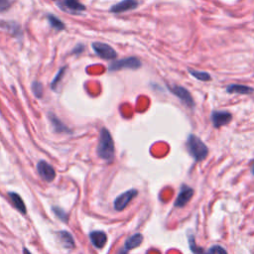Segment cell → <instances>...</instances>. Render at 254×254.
I'll return each instance as SVG.
<instances>
[{"mask_svg":"<svg viewBox=\"0 0 254 254\" xmlns=\"http://www.w3.org/2000/svg\"><path fill=\"white\" fill-rule=\"evenodd\" d=\"M115 148L114 142L110 132L106 128H102L99 134V141L97 146V155L105 161L111 162L114 159Z\"/></svg>","mask_w":254,"mask_h":254,"instance_id":"6da1fadb","label":"cell"},{"mask_svg":"<svg viewBox=\"0 0 254 254\" xmlns=\"http://www.w3.org/2000/svg\"><path fill=\"white\" fill-rule=\"evenodd\" d=\"M187 148L189 153L193 157L195 161H202L208 154L206 145L195 135L190 134L187 140Z\"/></svg>","mask_w":254,"mask_h":254,"instance_id":"7a4b0ae2","label":"cell"},{"mask_svg":"<svg viewBox=\"0 0 254 254\" xmlns=\"http://www.w3.org/2000/svg\"><path fill=\"white\" fill-rule=\"evenodd\" d=\"M141 66V62L135 57H129L122 60H117L112 62L109 66V71H116L121 69H137Z\"/></svg>","mask_w":254,"mask_h":254,"instance_id":"3957f363","label":"cell"},{"mask_svg":"<svg viewBox=\"0 0 254 254\" xmlns=\"http://www.w3.org/2000/svg\"><path fill=\"white\" fill-rule=\"evenodd\" d=\"M170 91L175 94L178 98L181 99V101L189 108H192L194 106V101L192 99V96L190 95V93L189 92V90L187 88H185L184 86L181 85H173V86H169Z\"/></svg>","mask_w":254,"mask_h":254,"instance_id":"277c9868","label":"cell"},{"mask_svg":"<svg viewBox=\"0 0 254 254\" xmlns=\"http://www.w3.org/2000/svg\"><path fill=\"white\" fill-rule=\"evenodd\" d=\"M92 49L94 53L103 60H113L117 56L115 50L105 43L95 42L92 44Z\"/></svg>","mask_w":254,"mask_h":254,"instance_id":"5b68a950","label":"cell"},{"mask_svg":"<svg viewBox=\"0 0 254 254\" xmlns=\"http://www.w3.org/2000/svg\"><path fill=\"white\" fill-rule=\"evenodd\" d=\"M138 194V191L137 190L135 189H132V190H126L125 192L121 193L120 195H118L115 200H114V208L118 211L120 210H123L127 204Z\"/></svg>","mask_w":254,"mask_h":254,"instance_id":"8992f818","label":"cell"},{"mask_svg":"<svg viewBox=\"0 0 254 254\" xmlns=\"http://www.w3.org/2000/svg\"><path fill=\"white\" fill-rule=\"evenodd\" d=\"M189 243H190V248L193 254H227L226 250L219 245H213L207 250H204L203 248L196 246L192 236L189 237Z\"/></svg>","mask_w":254,"mask_h":254,"instance_id":"52a82bcc","label":"cell"},{"mask_svg":"<svg viewBox=\"0 0 254 254\" xmlns=\"http://www.w3.org/2000/svg\"><path fill=\"white\" fill-rule=\"evenodd\" d=\"M37 170H38L40 177L48 183L53 182L56 178L55 169L46 161H40L37 165Z\"/></svg>","mask_w":254,"mask_h":254,"instance_id":"ba28073f","label":"cell"},{"mask_svg":"<svg viewBox=\"0 0 254 254\" xmlns=\"http://www.w3.org/2000/svg\"><path fill=\"white\" fill-rule=\"evenodd\" d=\"M232 119V115L227 111H213L211 113V122L215 128L228 124Z\"/></svg>","mask_w":254,"mask_h":254,"instance_id":"9c48e42d","label":"cell"},{"mask_svg":"<svg viewBox=\"0 0 254 254\" xmlns=\"http://www.w3.org/2000/svg\"><path fill=\"white\" fill-rule=\"evenodd\" d=\"M192 194H193L192 189L186 185H183L181 188V191L175 201V206H177V207L185 206L190 200Z\"/></svg>","mask_w":254,"mask_h":254,"instance_id":"30bf717a","label":"cell"},{"mask_svg":"<svg viewBox=\"0 0 254 254\" xmlns=\"http://www.w3.org/2000/svg\"><path fill=\"white\" fill-rule=\"evenodd\" d=\"M139 5L137 0H122L117 4H114L111 8L110 11L112 13L115 14H119V13H123L129 10H133L135 8H137Z\"/></svg>","mask_w":254,"mask_h":254,"instance_id":"8fae6325","label":"cell"},{"mask_svg":"<svg viewBox=\"0 0 254 254\" xmlns=\"http://www.w3.org/2000/svg\"><path fill=\"white\" fill-rule=\"evenodd\" d=\"M59 5L65 11L69 13H77L85 10L84 5H82L78 0H61Z\"/></svg>","mask_w":254,"mask_h":254,"instance_id":"7c38bea8","label":"cell"},{"mask_svg":"<svg viewBox=\"0 0 254 254\" xmlns=\"http://www.w3.org/2000/svg\"><path fill=\"white\" fill-rule=\"evenodd\" d=\"M90 242L95 248H103L107 242V236L105 232L100 230H94L89 234Z\"/></svg>","mask_w":254,"mask_h":254,"instance_id":"4fadbf2b","label":"cell"},{"mask_svg":"<svg viewBox=\"0 0 254 254\" xmlns=\"http://www.w3.org/2000/svg\"><path fill=\"white\" fill-rule=\"evenodd\" d=\"M226 91L228 93H239V94H250L253 93L254 89L248 85H243V84H237L233 83L230 84L226 87Z\"/></svg>","mask_w":254,"mask_h":254,"instance_id":"5bb4252c","label":"cell"},{"mask_svg":"<svg viewBox=\"0 0 254 254\" xmlns=\"http://www.w3.org/2000/svg\"><path fill=\"white\" fill-rule=\"evenodd\" d=\"M8 195H9L10 201L13 203L14 207H15L18 211H20L21 213L26 214L27 209H26L25 203H24L23 199L21 198V196H20L18 193H16V192H11V191L8 193Z\"/></svg>","mask_w":254,"mask_h":254,"instance_id":"9a60e30c","label":"cell"},{"mask_svg":"<svg viewBox=\"0 0 254 254\" xmlns=\"http://www.w3.org/2000/svg\"><path fill=\"white\" fill-rule=\"evenodd\" d=\"M142 241H143V235L141 233H135L126 239L124 243V249L131 250V249L137 248L142 243Z\"/></svg>","mask_w":254,"mask_h":254,"instance_id":"2e32d148","label":"cell"},{"mask_svg":"<svg viewBox=\"0 0 254 254\" xmlns=\"http://www.w3.org/2000/svg\"><path fill=\"white\" fill-rule=\"evenodd\" d=\"M58 236H59L61 243L64 245V248L72 249L74 247V240H73L71 234L68 233L67 231H64V230L60 231L58 233Z\"/></svg>","mask_w":254,"mask_h":254,"instance_id":"e0dca14e","label":"cell"},{"mask_svg":"<svg viewBox=\"0 0 254 254\" xmlns=\"http://www.w3.org/2000/svg\"><path fill=\"white\" fill-rule=\"evenodd\" d=\"M49 117H50V120L52 122V125H53L55 131H57V132H69L68 128L55 114H50Z\"/></svg>","mask_w":254,"mask_h":254,"instance_id":"ac0fdd59","label":"cell"},{"mask_svg":"<svg viewBox=\"0 0 254 254\" xmlns=\"http://www.w3.org/2000/svg\"><path fill=\"white\" fill-rule=\"evenodd\" d=\"M47 18H48V22L50 23L51 27H53L55 30L62 31L64 29V24L57 16H55L53 14H49L47 16Z\"/></svg>","mask_w":254,"mask_h":254,"instance_id":"d6986e66","label":"cell"},{"mask_svg":"<svg viewBox=\"0 0 254 254\" xmlns=\"http://www.w3.org/2000/svg\"><path fill=\"white\" fill-rule=\"evenodd\" d=\"M189 72L195 78L201 80V81H206V80H210V74L208 72L205 71H198V70H194V69H189Z\"/></svg>","mask_w":254,"mask_h":254,"instance_id":"ffe728a7","label":"cell"},{"mask_svg":"<svg viewBox=\"0 0 254 254\" xmlns=\"http://www.w3.org/2000/svg\"><path fill=\"white\" fill-rule=\"evenodd\" d=\"M64 71H65V66H63V67L58 71V73L56 74V76L54 77V79H53L52 82H51V87H52L53 89H56L57 85L60 83L61 79L63 78V75H64Z\"/></svg>","mask_w":254,"mask_h":254,"instance_id":"44dd1931","label":"cell"},{"mask_svg":"<svg viewBox=\"0 0 254 254\" xmlns=\"http://www.w3.org/2000/svg\"><path fill=\"white\" fill-rule=\"evenodd\" d=\"M32 90L36 97L41 98L43 96V85L40 82L34 81L32 84Z\"/></svg>","mask_w":254,"mask_h":254,"instance_id":"7402d4cb","label":"cell"},{"mask_svg":"<svg viewBox=\"0 0 254 254\" xmlns=\"http://www.w3.org/2000/svg\"><path fill=\"white\" fill-rule=\"evenodd\" d=\"M53 211L55 212V214H56L61 220L64 221V222L67 221V214L65 213V211H64V209H62V208L59 207V206H54V207H53Z\"/></svg>","mask_w":254,"mask_h":254,"instance_id":"603a6c76","label":"cell"},{"mask_svg":"<svg viewBox=\"0 0 254 254\" xmlns=\"http://www.w3.org/2000/svg\"><path fill=\"white\" fill-rule=\"evenodd\" d=\"M11 6L10 0H0V11H6Z\"/></svg>","mask_w":254,"mask_h":254,"instance_id":"cb8c5ba5","label":"cell"},{"mask_svg":"<svg viewBox=\"0 0 254 254\" xmlns=\"http://www.w3.org/2000/svg\"><path fill=\"white\" fill-rule=\"evenodd\" d=\"M251 172H252V174L254 175V160H253L252 163H251Z\"/></svg>","mask_w":254,"mask_h":254,"instance_id":"d4e9b609","label":"cell"},{"mask_svg":"<svg viewBox=\"0 0 254 254\" xmlns=\"http://www.w3.org/2000/svg\"><path fill=\"white\" fill-rule=\"evenodd\" d=\"M23 253H24V254H31V252H30L27 248H24V249H23Z\"/></svg>","mask_w":254,"mask_h":254,"instance_id":"484cf974","label":"cell"},{"mask_svg":"<svg viewBox=\"0 0 254 254\" xmlns=\"http://www.w3.org/2000/svg\"><path fill=\"white\" fill-rule=\"evenodd\" d=\"M118 254H127V253H126V250L124 249V251H120Z\"/></svg>","mask_w":254,"mask_h":254,"instance_id":"4316f807","label":"cell"}]
</instances>
